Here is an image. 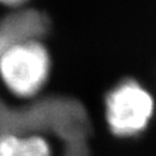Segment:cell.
Wrapping results in <instances>:
<instances>
[{"mask_svg":"<svg viewBox=\"0 0 156 156\" xmlns=\"http://www.w3.org/2000/svg\"><path fill=\"white\" fill-rule=\"evenodd\" d=\"M51 58L39 39H20L0 48V78L14 95L38 94L50 76Z\"/></svg>","mask_w":156,"mask_h":156,"instance_id":"cell-1","label":"cell"},{"mask_svg":"<svg viewBox=\"0 0 156 156\" xmlns=\"http://www.w3.org/2000/svg\"><path fill=\"white\" fill-rule=\"evenodd\" d=\"M154 99L136 81L116 85L105 98V119L111 131L119 136L143 133L154 116Z\"/></svg>","mask_w":156,"mask_h":156,"instance_id":"cell-2","label":"cell"},{"mask_svg":"<svg viewBox=\"0 0 156 156\" xmlns=\"http://www.w3.org/2000/svg\"><path fill=\"white\" fill-rule=\"evenodd\" d=\"M0 156H51L47 140L39 135H0Z\"/></svg>","mask_w":156,"mask_h":156,"instance_id":"cell-3","label":"cell"},{"mask_svg":"<svg viewBox=\"0 0 156 156\" xmlns=\"http://www.w3.org/2000/svg\"><path fill=\"white\" fill-rule=\"evenodd\" d=\"M27 2V0H0V3L4 4L7 7H20V5H23Z\"/></svg>","mask_w":156,"mask_h":156,"instance_id":"cell-4","label":"cell"}]
</instances>
